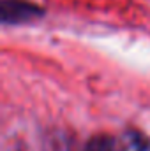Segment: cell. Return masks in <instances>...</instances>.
Listing matches in <instances>:
<instances>
[{"label": "cell", "mask_w": 150, "mask_h": 151, "mask_svg": "<svg viewBox=\"0 0 150 151\" xmlns=\"http://www.w3.org/2000/svg\"><path fill=\"white\" fill-rule=\"evenodd\" d=\"M44 14V11L36 4L27 0H2L0 2V18L4 25H20L34 21Z\"/></svg>", "instance_id": "obj_1"}, {"label": "cell", "mask_w": 150, "mask_h": 151, "mask_svg": "<svg viewBox=\"0 0 150 151\" xmlns=\"http://www.w3.org/2000/svg\"><path fill=\"white\" fill-rule=\"evenodd\" d=\"M125 151H150V139L140 132H127L124 135Z\"/></svg>", "instance_id": "obj_2"}, {"label": "cell", "mask_w": 150, "mask_h": 151, "mask_svg": "<svg viewBox=\"0 0 150 151\" xmlns=\"http://www.w3.org/2000/svg\"><path fill=\"white\" fill-rule=\"evenodd\" d=\"M85 151H113V141L108 135H95L92 137L87 146Z\"/></svg>", "instance_id": "obj_3"}]
</instances>
